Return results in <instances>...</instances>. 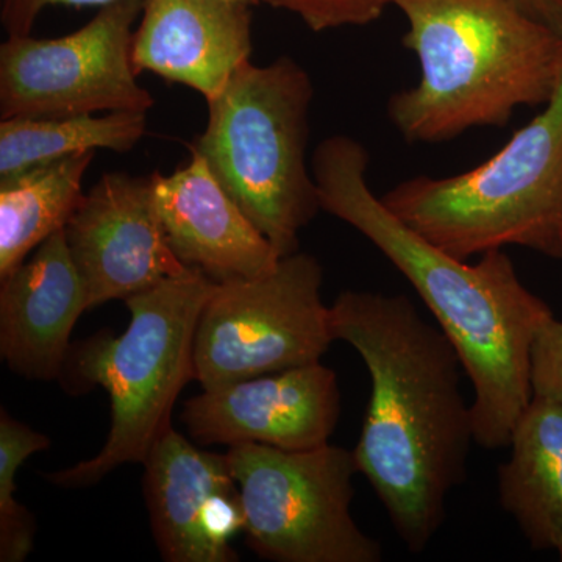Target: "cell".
<instances>
[{
  "label": "cell",
  "instance_id": "obj_17",
  "mask_svg": "<svg viewBox=\"0 0 562 562\" xmlns=\"http://www.w3.org/2000/svg\"><path fill=\"white\" fill-rule=\"evenodd\" d=\"M94 157L95 151L72 155L0 180V279L68 225Z\"/></svg>",
  "mask_w": 562,
  "mask_h": 562
},
{
  "label": "cell",
  "instance_id": "obj_1",
  "mask_svg": "<svg viewBox=\"0 0 562 562\" xmlns=\"http://www.w3.org/2000/svg\"><path fill=\"white\" fill-rule=\"evenodd\" d=\"M330 321L335 341L353 347L371 375L358 471L406 549L422 553L446 522L475 442L460 355L403 294L342 291Z\"/></svg>",
  "mask_w": 562,
  "mask_h": 562
},
{
  "label": "cell",
  "instance_id": "obj_7",
  "mask_svg": "<svg viewBox=\"0 0 562 562\" xmlns=\"http://www.w3.org/2000/svg\"><path fill=\"white\" fill-rule=\"evenodd\" d=\"M225 454L255 553L277 562L383 560L382 543L350 513L360 472L353 452L330 442L308 450L239 443Z\"/></svg>",
  "mask_w": 562,
  "mask_h": 562
},
{
  "label": "cell",
  "instance_id": "obj_9",
  "mask_svg": "<svg viewBox=\"0 0 562 562\" xmlns=\"http://www.w3.org/2000/svg\"><path fill=\"white\" fill-rule=\"evenodd\" d=\"M146 0H116L60 38L9 36L0 46V117H69L155 105L132 60Z\"/></svg>",
  "mask_w": 562,
  "mask_h": 562
},
{
  "label": "cell",
  "instance_id": "obj_2",
  "mask_svg": "<svg viewBox=\"0 0 562 562\" xmlns=\"http://www.w3.org/2000/svg\"><path fill=\"white\" fill-rule=\"evenodd\" d=\"M368 168L360 140H322L312 160L322 211L360 232L412 283L471 380L476 446L508 447L532 398L531 344L552 310L525 286L505 250L471 265L417 235L369 187Z\"/></svg>",
  "mask_w": 562,
  "mask_h": 562
},
{
  "label": "cell",
  "instance_id": "obj_5",
  "mask_svg": "<svg viewBox=\"0 0 562 562\" xmlns=\"http://www.w3.org/2000/svg\"><path fill=\"white\" fill-rule=\"evenodd\" d=\"M313 98L312 77L294 58L244 63L206 102L205 131L191 147L280 258L299 251L322 210L306 162Z\"/></svg>",
  "mask_w": 562,
  "mask_h": 562
},
{
  "label": "cell",
  "instance_id": "obj_19",
  "mask_svg": "<svg viewBox=\"0 0 562 562\" xmlns=\"http://www.w3.org/2000/svg\"><path fill=\"white\" fill-rule=\"evenodd\" d=\"M49 446L46 435L0 409V562H22L33 552L35 519L14 498V480L27 458Z\"/></svg>",
  "mask_w": 562,
  "mask_h": 562
},
{
  "label": "cell",
  "instance_id": "obj_12",
  "mask_svg": "<svg viewBox=\"0 0 562 562\" xmlns=\"http://www.w3.org/2000/svg\"><path fill=\"white\" fill-rule=\"evenodd\" d=\"M151 531L168 562H235L244 530L238 483L227 454L205 452L169 428L143 462Z\"/></svg>",
  "mask_w": 562,
  "mask_h": 562
},
{
  "label": "cell",
  "instance_id": "obj_8",
  "mask_svg": "<svg viewBox=\"0 0 562 562\" xmlns=\"http://www.w3.org/2000/svg\"><path fill=\"white\" fill-rule=\"evenodd\" d=\"M324 269L288 255L257 279L217 283L199 317L194 380L203 391L321 361L335 336Z\"/></svg>",
  "mask_w": 562,
  "mask_h": 562
},
{
  "label": "cell",
  "instance_id": "obj_23",
  "mask_svg": "<svg viewBox=\"0 0 562 562\" xmlns=\"http://www.w3.org/2000/svg\"><path fill=\"white\" fill-rule=\"evenodd\" d=\"M528 16L562 33V0H512Z\"/></svg>",
  "mask_w": 562,
  "mask_h": 562
},
{
  "label": "cell",
  "instance_id": "obj_13",
  "mask_svg": "<svg viewBox=\"0 0 562 562\" xmlns=\"http://www.w3.org/2000/svg\"><path fill=\"white\" fill-rule=\"evenodd\" d=\"M154 203L177 258L216 283L257 279L281 258L222 188L199 151L169 176L151 173Z\"/></svg>",
  "mask_w": 562,
  "mask_h": 562
},
{
  "label": "cell",
  "instance_id": "obj_16",
  "mask_svg": "<svg viewBox=\"0 0 562 562\" xmlns=\"http://www.w3.org/2000/svg\"><path fill=\"white\" fill-rule=\"evenodd\" d=\"M512 457L498 468L502 508L532 550L562 536V405L532 397L513 428Z\"/></svg>",
  "mask_w": 562,
  "mask_h": 562
},
{
  "label": "cell",
  "instance_id": "obj_6",
  "mask_svg": "<svg viewBox=\"0 0 562 562\" xmlns=\"http://www.w3.org/2000/svg\"><path fill=\"white\" fill-rule=\"evenodd\" d=\"M216 281L191 269L125 299L131 324L121 336L99 333L69 355L81 384L102 386L111 428L101 452L72 468L46 473L63 487H87L128 462H144L171 428L173 405L194 380L199 317Z\"/></svg>",
  "mask_w": 562,
  "mask_h": 562
},
{
  "label": "cell",
  "instance_id": "obj_3",
  "mask_svg": "<svg viewBox=\"0 0 562 562\" xmlns=\"http://www.w3.org/2000/svg\"><path fill=\"white\" fill-rule=\"evenodd\" d=\"M403 46L419 81L391 95L387 116L413 144L503 128L516 110L543 106L562 74V33L512 0H395Z\"/></svg>",
  "mask_w": 562,
  "mask_h": 562
},
{
  "label": "cell",
  "instance_id": "obj_20",
  "mask_svg": "<svg viewBox=\"0 0 562 562\" xmlns=\"http://www.w3.org/2000/svg\"><path fill=\"white\" fill-rule=\"evenodd\" d=\"M395 0H260L272 9L290 11L310 31L322 33L362 27L383 16Z\"/></svg>",
  "mask_w": 562,
  "mask_h": 562
},
{
  "label": "cell",
  "instance_id": "obj_10",
  "mask_svg": "<svg viewBox=\"0 0 562 562\" xmlns=\"http://www.w3.org/2000/svg\"><path fill=\"white\" fill-rule=\"evenodd\" d=\"M88 310L190 272L177 258L154 203L151 176L103 173L65 227Z\"/></svg>",
  "mask_w": 562,
  "mask_h": 562
},
{
  "label": "cell",
  "instance_id": "obj_14",
  "mask_svg": "<svg viewBox=\"0 0 562 562\" xmlns=\"http://www.w3.org/2000/svg\"><path fill=\"white\" fill-rule=\"evenodd\" d=\"M87 310V286L63 228L0 279L2 360L24 379H58L68 364L70 335Z\"/></svg>",
  "mask_w": 562,
  "mask_h": 562
},
{
  "label": "cell",
  "instance_id": "obj_24",
  "mask_svg": "<svg viewBox=\"0 0 562 562\" xmlns=\"http://www.w3.org/2000/svg\"><path fill=\"white\" fill-rule=\"evenodd\" d=\"M227 2L246 3V5H258L260 0H227Z\"/></svg>",
  "mask_w": 562,
  "mask_h": 562
},
{
  "label": "cell",
  "instance_id": "obj_18",
  "mask_svg": "<svg viewBox=\"0 0 562 562\" xmlns=\"http://www.w3.org/2000/svg\"><path fill=\"white\" fill-rule=\"evenodd\" d=\"M147 132V113L106 116L10 117L0 121V180L72 155L109 149L127 154Z\"/></svg>",
  "mask_w": 562,
  "mask_h": 562
},
{
  "label": "cell",
  "instance_id": "obj_15",
  "mask_svg": "<svg viewBox=\"0 0 562 562\" xmlns=\"http://www.w3.org/2000/svg\"><path fill=\"white\" fill-rule=\"evenodd\" d=\"M251 55V11L227 0H146L135 35L136 72L216 98Z\"/></svg>",
  "mask_w": 562,
  "mask_h": 562
},
{
  "label": "cell",
  "instance_id": "obj_11",
  "mask_svg": "<svg viewBox=\"0 0 562 562\" xmlns=\"http://www.w3.org/2000/svg\"><path fill=\"white\" fill-rule=\"evenodd\" d=\"M339 416L338 376L317 361L203 391L184 402L181 420L199 446L308 450L330 442Z\"/></svg>",
  "mask_w": 562,
  "mask_h": 562
},
{
  "label": "cell",
  "instance_id": "obj_25",
  "mask_svg": "<svg viewBox=\"0 0 562 562\" xmlns=\"http://www.w3.org/2000/svg\"><path fill=\"white\" fill-rule=\"evenodd\" d=\"M554 550H557L558 557H560V560L562 561V536L560 539H558L557 546H554Z\"/></svg>",
  "mask_w": 562,
  "mask_h": 562
},
{
  "label": "cell",
  "instance_id": "obj_4",
  "mask_svg": "<svg viewBox=\"0 0 562 562\" xmlns=\"http://www.w3.org/2000/svg\"><path fill=\"white\" fill-rule=\"evenodd\" d=\"M382 201L458 260L506 247L562 260V74L541 113L486 161L457 176L403 180Z\"/></svg>",
  "mask_w": 562,
  "mask_h": 562
},
{
  "label": "cell",
  "instance_id": "obj_21",
  "mask_svg": "<svg viewBox=\"0 0 562 562\" xmlns=\"http://www.w3.org/2000/svg\"><path fill=\"white\" fill-rule=\"evenodd\" d=\"M532 397L562 405V321L549 319L536 335L530 350Z\"/></svg>",
  "mask_w": 562,
  "mask_h": 562
},
{
  "label": "cell",
  "instance_id": "obj_22",
  "mask_svg": "<svg viewBox=\"0 0 562 562\" xmlns=\"http://www.w3.org/2000/svg\"><path fill=\"white\" fill-rule=\"evenodd\" d=\"M116 0H0V22L9 36L32 35L41 11L47 7H105Z\"/></svg>",
  "mask_w": 562,
  "mask_h": 562
}]
</instances>
